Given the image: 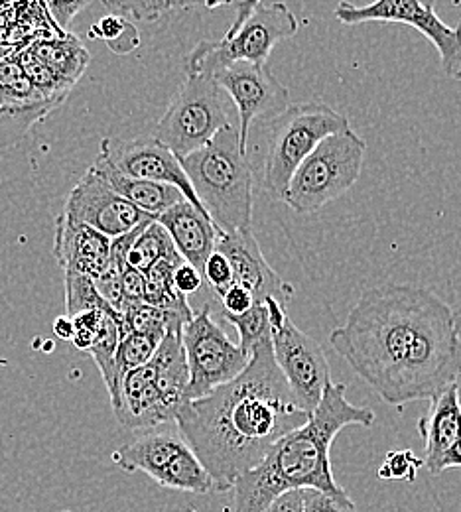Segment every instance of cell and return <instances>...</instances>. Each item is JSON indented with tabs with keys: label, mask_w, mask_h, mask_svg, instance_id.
<instances>
[{
	"label": "cell",
	"mask_w": 461,
	"mask_h": 512,
	"mask_svg": "<svg viewBox=\"0 0 461 512\" xmlns=\"http://www.w3.org/2000/svg\"><path fill=\"white\" fill-rule=\"evenodd\" d=\"M331 347L387 404L434 400L461 371V341L452 308L414 286L365 290Z\"/></svg>",
	"instance_id": "6da1fadb"
},
{
	"label": "cell",
	"mask_w": 461,
	"mask_h": 512,
	"mask_svg": "<svg viewBox=\"0 0 461 512\" xmlns=\"http://www.w3.org/2000/svg\"><path fill=\"white\" fill-rule=\"evenodd\" d=\"M308 418L274 361L270 339L251 351L237 379L186 402L174 422L209 473L213 489L227 491Z\"/></svg>",
	"instance_id": "7a4b0ae2"
},
{
	"label": "cell",
	"mask_w": 461,
	"mask_h": 512,
	"mask_svg": "<svg viewBox=\"0 0 461 512\" xmlns=\"http://www.w3.org/2000/svg\"><path fill=\"white\" fill-rule=\"evenodd\" d=\"M373 424L375 412L351 404L345 384H328L308 422L282 436L257 467L235 481L233 512H264L276 497L288 491H339L341 487L331 473L333 440L347 426L369 428Z\"/></svg>",
	"instance_id": "3957f363"
},
{
	"label": "cell",
	"mask_w": 461,
	"mask_h": 512,
	"mask_svg": "<svg viewBox=\"0 0 461 512\" xmlns=\"http://www.w3.org/2000/svg\"><path fill=\"white\" fill-rule=\"evenodd\" d=\"M203 211L223 233L251 229L255 178L235 125L221 128L211 142L180 160Z\"/></svg>",
	"instance_id": "277c9868"
},
{
	"label": "cell",
	"mask_w": 461,
	"mask_h": 512,
	"mask_svg": "<svg viewBox=\"0 0 461 512\" xmlns=\"http://www.w3.org/2000/svg\"><path fill=\"white\" fill-rule=\"evenodd\" d=\"M190 371L182 331H166L148 363L125 375L115 418L129 430H152L174 422L188 402Z\"/></svg>",
	"instance_id": "5b68a950"
},
{
	"label": "cell",
	"mask_w": 461,
	"mask_h": 512,
	"mask_svg": "<svg viewBox=\"0 0 461 512\" xmlns=\"http://www.w3.org/2000/svg\"><path fill=\"white\" fill-rule=\"evenodd\" d=\"M365 152L367 142L353 128L330 134L296 168L280 201L302 215L320 211L357 184Z\"/></svg>",
	"instance_id": "8992f818"
},
{
	"label": "cell",
	"mask_w": 461,
	"mask_h": 512,
	"mask_svg": "<svg viewBox=\"0 0 461 512\" xmlns=\"http://www.w3.org/2000/svg\"><path fill=\"white\" fill-rule=\"evenodd\" d=\"M351 128L349 121L322 101L290 105L272 119L266 134L263 188L272 199H282L292 174L310 152L330 134Z\"/></svg>",
	"instance_id": "52a82bcc"
},
{
	"label": "cell",
	"mask_w": 461,
	"mask_h": 512,
	"mask_svg": "<svg viewBox=\"0 0 461 512\" xmlns=\"http://www.w3.org/2000/svg\"><path fill=\"white\" fill-rule=\"evenodd\" d=\"M231 105L215 77L188 75L158 121L154 138L182 160L211 142L221 128L233 125Z\"/></svg>",
	"instance_id": "ba28073f"
},
{
	"label": "cell",
	"mask_w": 461,
	"mask_h": 512,
	"mask_svg": "<svg viewBox=\"0 0 461 512\" xmlns=\"http://www.w3.org/2000/svg\"><path fill=\"white\" fill-rule=\"evenodd\" d=\"M300 20L284 2L261 4L243 26L221 42L203 40L188 58V75H215L231 64L266 65L274 46L298 34Z\"/></svg>",
	"instance_id": "9c48e42d"
},
{
	"label": "cell",
	"mask_w": 461,
	"mask_h": 512,
	"mask_svg": "<svg viewBox=\"0 0 461 512\" xmlns=\"http://www.w3.org/2000/svg\"><path fill=\"white\" fill-rule=\"evenodd\" d=\"M113 461L125 471H142L158 485L186 493L205 495L213 481L198 455L184 440L180 430L164 428L136 438L113 453Z\"/></svg>",
	"instance_id": "30bf717a"
},
{
	"label": "cell",
	"mask_w": 461,
	"mask_h": 512,
	"mask_svg": "<svg viewBox=\"0 0 461 512\" xmlns=\"http://www.w3.org/2000/svg\"><path fill=\"white\" fill-rule=\"evenodd\" d=\"M264 306L270 321L274 361L298 404L312 414L331 383L330 363L324 347L296 327L286 312V304L266 300Z\"/></svg>",
	"instance_id": "8fae6325"
},
{
	"label": "cell",
	"mask_w": 461,
	"mask_h": 512,
	"mask_svg": "<svg viewBox=\"0 0 461 512\" xmlns=\"http://www.w3.org/2000/svg\"><path fill=\"white\" fill-rule=\"evenodd\" d=\"M182 345L186 351L190 384L188 402L209 394L221 384L237 379L249 365L251 355L229 339L223 327L213 318V310L205 304L182 329Z\"/></svg>",
	"instance_id": "7c38bea8"
},
{
	"label": "cell",
	"mask_w": 461,
	"mask_h": 512,
	"mask_svg": "<svg viewBox=\"0 0 461 512\" xmlns=\"http://www.w3.org/2000/svg\"><path fill=\"white\" fill-rule=\"evenodd\" d=\"M335 18L347 26L367 22L410 26L434 44L442 71L450 79L461 81V20L454 28L448 26L436 14L434 0H375L367 6L341 0L335 8Z\"/></svg>",
	"instance_id": "4fadbf2b"
},
{
	"label": "cell",
	"mask_w": 461,
	"mask_h": 512,
	"mask_svg": "<svg viewBox=\"0 0 461 512\" xmlns=\"http://www.w3.org/2000/svg\"><path fill=\"white\" fill-rule=\"evenodd\" d=\"M215 81L229 95L239 115V146L247 152L251 127L259 119H276L290 107V91L266 65L231 64L217 71Z\"/></svg>",
	"instance_id": "5bb4252c"
},
{
	"label": "cell",
	"mask_w": 461,
	"mask_h": 512,
	"mask_svg": "<svg viewBox=\"0 0 461 512\" xmlns=\"http://www.w3.org/2000/svg\"><path fill=\"white\" fill-rule=\"evenodd\" d=\"M99 154L127 178L178 188L192 205L203 211L196 192L180 164V158L154 136L138 140L103 138Z\"/></svg>",
	"instance_id": "9a60e30c"
},
{
	"label": "cell",
	"mask_w": 461,
	"mask_h": 512,
	"mask_svg": "<svg viewBox=\"0 0 461 512\" xmlns=\"http://www.w3.org/2000/svg\"><path fill=\"white\" fill-rule=\"evenodd\" d=\"M64 213L69 219L85 223L109 239L127 235L138 225L154 219L115 192L93 172V168L81 176L67 195Z\"/></svg>",
	"instance_id": "2e32d148"
},
{
	"label": "cell",
	"mask_w": 461,
	"mask_h": 512,
	"mask_svg": "<svg viewBox=\"0 0 461 512\" xmlns=\"http://www.w3.org/2000/svg\"><path fill=\"white\" fill-rule=\"evenodd\" d=\"M215 251L229 260L233 270V284L251 292L255 304H264L266 300L288 304L294 294L292 286L286 284L270 268L251 229H239L233 233L219 231Z\"/></svg>",
	"instance_id": "e0dca14e"
},
{
	"label": "cell",
	"mask_w": 461,
	"mask_h": 512,
	"mask_svg": "<svg viewBox=\"0 0 461 512\" xmlns=\"http://www.w3.org/2000/svg\"><path fill=\"white\" fill-rule=\"evenodd\" d=\"M111 241L93 227L69 219L64 211L56 219L54 256L64 272L85 274L95 280L109 266Z\"/></svg>",
	"instance_id": "ac0fdd59"
},
{
	"label": "cell",
	"mask_w": 461,
	"mask_h": 512,
	"mask_svg": "<svg viewBox=\"0 0 461 512\" xmlns=\"http://www.w3.org/2000/svg\"><path fill=\"white\" fill-rule=\"evenodd\" d=\"M156 221L166 229L182 260L203 272L205 260L215 251L219 233L209 215L199 211L188 199H182L160 213Z\"/></svg>",
	"instance_id": "d6986e66"
},
{
	"label": "cell",
	"mask_w": 461,
	"mask_h": 512,
	"mask_svg": "<svg viewBox=\"0 0 461 512\" xmlns=\"http://www.w3.org/2000/svg\"><path fill=\"white\" fill-rule=\"evenodd\" d=\"M424 440V465L430 473L440 475V463L446 451L461 438V410L454 384L432 400L430 412L418 422Z\"/></svg>",
	"instance_id": "ffe728a7"
},
{
	"label": "cell",
	"mask_w": 461,
	"mask_h": 512,
	"mask_svg": "<svg viewBox=\"0 0 461 512\" xmlns=\"http://www.w3.org/2000/svg\"><path fill=\"white\" fill-rule=\"evenodd\" d=\"M93 172L105 180L115 192L123 195L127 201H131L134 207L144 211L150 217H158L178 201L186 199L178 188L166 186V184H156V182H146V180H134L127 178L121 172H117L101 154H97L93 162Z\"/></svg>",
	"instance_id": "44dd1931"
},
{
	"label": "cell",
	"mask_w": 461,
	"mask_h": 512,
	"mask_svg": "<svg viewBox=\"0 0 461 512\" xmlns=\"http://www.w3.org/2000/svg\"><path fill=\"white\" fill-rule=\"evenodd\" d=\"M36 58L46 65L67 87H75L91 64V56L81 40L69 32L38 38L28 44Z\"/></svg>",
	"instance_id": "7402d4cb"
},
{
	"label": "cell",
	"mask_w": 461,
	"mask_h": 512,
	"mask_svg": "<svg viewBox=\"0 0 461 512\" xmlns=\"http://www.w3.org/2000/svg\"><path fill=\"white\" fill-rule=\"evenodd\" d=\"M182 256L162 258L154 262L146 272V292H144V304L154 306L158 310L180 314L186 321L194 318V312L190 308V302L186 296H182L174 286V270L182 264Z\"/></svg>",
	"instance_id": "603a6c76"
},
{
	"label": "cell",
	"mask_w": 461,
	"mask_h": 512,
	"mask_svg": "<svg viewBox=\"0 0 461 512\" xmlns=\"http://www.w3.org/2000/svg\"><path fill=\"white\" fill-rule=\"evenodd\" d=\"M172 256L180 255L170 235L156 219H152L142 227V231L132 241L131 249L127 253V264L140 272H146L154 262Z\"/></svg>",
	"instance_id": "cb8c5ba5"
},
{
	"label": "cell",
	"mask_w": 461,
	"mask_h": 512,
	"mask_svg": "<svg viewBox=\"0 0 461 512\" xmlns=\"http://www.w3.org/2000/svg\"><path fill=\"white\" fill-rule=\"evenodd\" d=\"M166 331H129L121 337L117 355H115V367H117V379L123 383L125 375L134 369L142 367L152 359L158 345L162 343Z\"/></svg>",
	"instance_id": "d4e9b609"
},
{
	"label": "cell",
	"mask_w": 461,
	"mask_h": 512,
	"mask_svg": "<svg viewBox=\"0 0 461 512\" xmlns=\"http://www.w3.org/2000/svg\"><path fill=\"white\" fill-rule=\"evenodd\" d=\"M14 60L22 67V71L26 73L30 83L36 87V91L48 103H52L56 109L64 105L67 95L71 93V87H67L66 83H62L46 65L42 64L28 44H22L16 48Z\"/></svg>",
	"instance_id": "484cf974"
},
{
	"label": "cell",
	"mask_w": 461,
	"mask_h": 512,
	"mask_svg": "<svg viewBox=\"0 0 461 512\" xmlns=\"http://www.w3.org/2000/svg\"><path fill=\"white\" fill-rule=\"evenodd\" d=\"M89 38L103 40L107 48L117 56H127L140 48V32L132 24L131 18L121 14H107L103 16L93 28L89 30Z\"/></svg>",
	"instance_id": "4316f807"
},
{
	"label": "cell",
	"mask_w": 461,
	"mask_h": 512,
	"mask_svg": "<svg viewBox=\"0 0 461 512\" xmlns=\"http://www.w3.org/2000/svg\"><path fill=\"white\" fill-rule=\"evenodd\" d=\"M66 286V316L73 318L89 310H113L97 292L93 278L85 274L64 272Z\"/></svg>",
	"instance_id": "83f0119b"
},
{
	"label": "cell",
	"mask_w": 461,
	"mask_h": 512,
	"mask_svg": "<svg viewBox=\"0 0 461 512\" xmlns=\"http://www.w3.org/2000/svg\"><path fill=\"white\" fill-rule=\"evenodd\" d=\"M225 320L233 323L239 331V345L251 355L255 347H259L264 341H270V321L264 304H255L251 310H247L241 316H229L225 314Z\"/></svg>",
	"instance_id": "f1b7e54d"
},
{
	"label": "cell",
	"mask_w": 461,
	"mask_h": 512,
	"mask_svg": "<svg viewBox=\"0 0 461 512\" xmlns=\"http://www.w3.org/2000/svg\"><path fill=\"white\" fill-rule=\"evenodd\" d=\"M111 14H121L138 22H156L168 12V0H101Z\"/></svg>",
	"instance_id": "f546056e"
},
{
	"label": "cell",
	"mask_w": 461,
	"mask_h": 512,
	"mask_svg": "<svg viewBox=\"0 0 461 512\" xmlns=\"http://www.w3.org/2000/svg\"><path fill=\"white\" fill-rule=\"evenodd\" d=\"M304 512H357L351 497L339 489L335 493H326L318 489H302Z\"/></svg>",
	"instance_id": "4dcf8cb0"
},
{
	"label": "cell",
	"mask_w": 461,
	"mask_h": 512,
	"mask_svg": "<svg viewBox=\"0 0 461 512\" xmlns=\"http://www.w3.org/2000/svg\"><path fill=\"white\" fill-rule=\"evenodd\" d=\"M115 310H89V312H83V314H77L73 316V327H75V333H73V339L71 343L79 349V351H89L97 333H99V327L103 323V318L107 314H111ZM117 314V312H115ZM121 316V314H119Z\"/></svg>",
	"instance_id": "1f68e13d"
},
{
	"label": "cell",
	"mask_w": 461,
	"mask_h": 512,
	"mask_svg": "<svg viewBox=\"0 0 461 512\" xmlns=\"http://www.w3.org/2000/svg\"><path fill=\"white\" fill-rule=\"evenodd\" d=\"M424 465V459L416 457L412 451L404 449V451H391L387 455L385 465L379 469V477L387 479V481H395V479H408L414 481L416 469Z\"/></svg>",
	"instance_id": "d6a6232c"
},
{
	"label": "cell",
	"mask_w": 461,
	"mask_h": 512,
	"mask_svg": "<svg viewBox=\"0 0 461 512\" xmlns=\"http://www.w3.org/2000/svg\"><path fill=\"white\" fill-rule=\"evenodd\" d=\"M203 280L213 288V292L219 296L223 294L231 284H233V270L231 264L225 256L219 251H213L209 258L205 260L203 272H201Z\"/></svg>",
	"instance_id": "836d02e7"
},
{
	"label": "cell",
	"mask_w": 461,
	"mask_h": 512,
	"mask_svg": "<svg viewBox=\"0 0 461 512\" xmlns=\"http://www.w3.org/2000/svg\"><path fill=\"white\" fill-rule=\"evenodd\" d=\"M121 286H123V310H121V314H123L127 308L144 302V292H146L144 272L132 268L127 262H123V266H121Z\"/></svg>",
	"instance_id": "e575fe53"
},
{
	"label": "cell",
	"mask_w": 461,
	"mask_h": 512,
	"mask_svg": "<svg viewBox=\"0 0 461 512\" xmlns=\"http://www.w3.org/2000/svg\"><path fill=\"white\" fill-rule=\"evenodd\" d=\"M42 2L48 10L50 18L64 32H69L73 18L91 4V0H42Z\"/></svg>",
	"instance_id": "d590c367"
},
{
	"label": "cell",
	"mask_w": 461,
	"mask_h": 512,
	"mask_svg": "<svg viewBox=\"0 0 461 512\" xmlns=\"http://www.w3.org/2000/svg\"><path fill=\"white\" fill-rule=\"evenodd\" d=\"M219 300L223 306V314L229 316H241L255 306V298L251 296V292L237 284H231L223 294H219Z\"/></svg>",
	"instance_id": "8d00e7d4"
},
{
	"label": "cell",
	"mask_w": 461,
	"mask_h": 512,
	"mask_svg": "<svg viewBox=\"0 0 461 512\" xmlns=\"http://www.w3.org/2000/svg\"><path fill=\"white\" fill-rule=\"evenodd\" d=\"M32 127H34L32 123L0 111V150L12 144H18L32 130Z\"/></svg>",
	"instance_id": "74e56055"
},
{
	"label": "cell",
	"mask_w": 461,
	"mask_h": 512,
	"mask_svg": "<svg viewBox=\"0 0 461 512\" xmlns=\"http://www.w3.org/2000/svg\"><path fill=\"white\" fill-rule=\"evenodd\" d=\"M203 284V276L201 272L196 270L192 264L182 262L176 270H174V286L182 296H190L196 294Z\"/></svg>",
	"instance_id": "f35d334b"
},
{
	"label": "cell",
	"mask_w": 461,
	"mask_h": 512,
	"mask_svg": "<svg viewBox=\"0 0 461 512\" xmlns=\"http://www.w3.org/2000/svg\"><path fill=\"white\" fill-rule=\"evenodd\" d=\"M264 512H304L302 491H288L276 497Z\"/></svg>",
	"instance_id": "ab89813d"
},
{
	"label": "cell",
	"mask_w": 461,
	"mask_h": 512,
	"mask_svg": "<svg viewBox=\"0 0 461 512\" xmlns=\"http://www.w3.org/2000/svg\"><path fill=\"white\" fill-rule=\"evenodd\" d=\"M263 2L264 0H239L237 2V14H235V18H233V22H231V26H229V30L225 32L223 38H231L243 26V22L257 10V6H261Z\"/></svg>",
	"instance_id": "60d3db41"
},
{
	"label": "cell",
	"mask_w": 461,
	"mask_h": 512,
	"mask_svg": "<svg viewBox=\"0 0 461 512\" xmlns=\"http://www.w3.org/2000/svg\"><path fill=\"white\" fill-rule=\"evenodd\" d=\"M452 467H461V438L452 448L446 451V455L442 457V463H440L442 471L452 469Z\"/></svg>",
	"instance_id": "b9f144b4"
},
{
	"label": "cell",
	"mask_w": 461,
	"mask_h": 512,
	"mask_svg": "<svg viewBox=\"0 0 461 512\" xmlns=\"http://www.w3.org/2000/svg\"><path fill=\"white\" fill-rule=\"evenodd\" d=\"M54 333L64 339V341H71L73 339V333H75V327H73V320L67 318V316H60L58 320L54 321Z\"/></svg>",
	"instance_id": "7bdbcfd3"
},
{
	"label": "cell",
	"mask_w": 461,
	"mask_h": 512,
	"mask_svg": "<svg viewBox=\"0 0 461 512\" xmlns=\"http://www.w3.org/2000/svg\"><path fill=\"white\" fill-rule=\"evenodd\" d=\"M205 0H168L170 10H182V8H192V6H203Z\"/></svg>",
	"instance_id": "ee69618b"
},
{
	"label": "cell",
	"mask_w": 461,
	"mask_h": 512,
	"mask_svg": "<svg viewBox=\"0 0 461 512\" xmlns=\"http://www.w3.org/2000/svg\"><path fill=\"white\" fill-rule=\"evenodd\" d=\"M233 0H205V8L207 10H215V8H221V6H225V4H231Z\"/></svg>",
	"instance_id": "f6af8a7d"
},
{
	"label": "cell",
	"mask_w": 461,
	"mask_h": 512,
	"mask_svg": "<svg viewBox=\"0 0 461 512\" xmlns=\"http://www.w3.org/2000/svg\"><path fill=\"white\" fill-rule=\"evenodd\" d=\"M454 390H456V398H458V404H460L461 410V371L460 375L456 377V381H454Z\"/></svg>",
	"instance_id": "bcb514c9"
},
{
	"label": "cell",
	"mask_w": 461,
	"mask_h": 512,
	"mask_svg": "<svg viewBox=\"0 0 461 512\" xmlns=\"http://www.w3.org/2000/svg\"><path fill=\"white\" fill-rule=\"evenodd\" d=\"M454 323H456V333H458V337H460L461 341V308L454 312Z\"/></svg>",
	"instance_id": "7dc6e473"
},
{
	"label": "cell",
	"mask_w": 461,
	"mask_h": 512,
	"mask_svg": "<svg viewBox=\"0 0 461 512\" xmlns=\"http://www.w3.org/2000/svg\"><path fill=\"white\" fill-rule=\"evenodd\" d=\"M24 0H0V8H6V6H14V4H20Z\"/></svg>",
	"instance_id": "c3c4849f"
}]
</instances>
